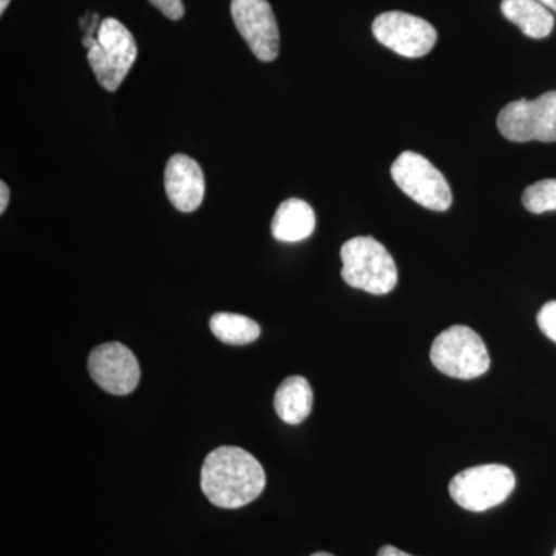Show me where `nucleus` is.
Instances as JSON below:
<instances>
[{"mask_svg":"<svg viewBox=\"0 0 556 556\" xmlns=\"http://www.w3.org/2000/svg\"><path fill=\"white\" fill-rule=\"evenodd\" d=\"M265 468L257 457L240 447H219L208 453L201 468V490L214 506L240 508L262 495Z\"/></svg>","mask_w":556,"mask_h":556,"instance_id":"f257e3e1","label":"nucleus"},{"mask_svg":"<svg viewBox=\"0 0 556 556\" xmlns=\"http://www.w3.org/2000/svg\"><path fill=\"white\" fill-rule=\"evenodd\" d=\"M83 43L102 89L118 90L137 61L138 47L134 35L119 21L105 17L97 36L86 35Z\"/></svg>","mask_w":556,"mask_h":556,"instance_id":"f03ea898","label":"nucleus"},{"mask_svg":"<svg viewBox=\"0 0 556 556\" xmlns=\"http://www.w3.org/2000/svg\"><path fill=\"white\" fill-rule=\"evenodd\" d=\"M342 278L350 287L386 295L397 285V268L390 252L372 237H356L340 249Z\"/></svg>","mask_w":556,"mask_h":556,"instance_id":"7ed1b4c3","label":"nucleus"},{"mask_svg":"<svg viewBox=\"0 0 556 556\" xmlns=\"http://www.w3.org/2000/svg\"><path fill=\"white\" fill-rule=\"evenodd\" d=\"M431 364L450 378L470 380L485 375L490 356L484 340L473 329L455 325L434 339Z\"/></svg>","mask_w":556,"mask_h":556,"instance_id":"20e7f679","label":"nucleus"},{"mask_svg":"<svg viewBox=\"0 0 556 556\" xmlns=\"http://www.w3.org/2000/svg\"><path fill=\"white\" fill-rule=\"evenodd\" d=\"M517 486L514 471L500 464H486L460 471L450 482V496L457 506L485 511L503 504Z\"/></svg>","mask_w":556,"mask_h":556,"instance_id":"39448f33","label":"nucleus"},{"mask_svg":"<svg viewBox=\"0 0 556 556\" xmlns=\"http://www.w3.org/2000/svg\"><path fill=\"white\" fill-rule=\"evenodd\" d=\"M391 177L402 192L430 211L444 212L452 206L453 195L447 179L416 152H404L391 166Z\"/></svg>","mask_w":556,"mask_h":556,"instance_id":"423d86ee","label":"nucleus"},{"mask_svg":"<svg viewBox=\"0 0 556 556\" xmlns=\"http://www.w3.org/2000/svg\"><path fill=\"white\" fill-rule=\"evenodd\" d=\"M497 130L514 142L556 141V91L533 101L510 102L497 115Z\"/></svg>","mask_w":556,"mask_h":556,"instance_id":"0eeeda50","label":"nucleus"},{"mask_svg":"<svg viewBox=\"0 0 556 556\" xmlns=\"http://www.w3.org/2000/svg\"><path fill=\"white\" fill-rule=\"evenodd\" d=\"M372 35L387 49L412 60L426 56L438 40V33L430 22L402 11L379 14L372 22Z\"/></svg>","mask_w":556,"mask_h":556,"instance_id":"6e6552de","label":"nucleus"},{"mask_svg":"<svg viewBox=\"0 0 556 556\" xmlns=\"http://www.w3.org/2000/svg\"><path fill=\"white\" fill-rule=\"evenodd\" d=\"M230 14L241 38L262 62H273L280 53V33L268 0H232Z\"/></svg>","mask_w":556,"mask_h":556,"instance_id":"1a4fd4ad","label":"nucleus"},{"mask_svg":"<svg viewBox=\"0 0 556 556\" xmlns=\"http://www.w3.org/2000/svg\"><path fill=\"white\" fill-rule=\"evenodd\" d=\"M91 379L110 394L126 396L137 388L141 369L135 354L123 343H102L89 357Z\"/></svg>","mask_w":556,"mask_h":556,"instance_id":"9d476101","label":"nucleus"},{"mask_svg":"<svg viewBox=\"0 0 556 556\" xmlns=\"http://www.w3.org/2000/svg\"><path fill=\"white\" fill-rule=\"evenodd\" d=\"M164 189L167 199L179 212L197 211L206 193L200 164L188 155L172 156L164 172Z\"/></svg>","mask_w":556,"mask_h":556,"instance_id":"9b49d317","label":"nucleus"},{"mask_svg":"<svg viewBox=\"0 0 556 556\" xmlns=\"http://www.w3.org/2000/svg\"><path fill=\"white\" fill-rule=\"evenodd\" d=\"M316 229V214L306 201L289 199L278 206L270 232L274 239L283 243H298L313 236Z\"/></svg>","mask_w":556,"mask_h":556,"instance_id":"f8f14e48","label":"nucleus"},{"mask_svg":"<svg viewBox=\"0 0 556 556\" xmlns=\"http://www.w3.org/2000/svg\"><path fill=\"white\" fill-rule=\"evenodd\" d=\"M314 394L308 380L302 376L285 379L277 388L274 408L283 422L299 426L311 415Z\"/></svg>","mask_w":556,"mask_h":556,"instance_id":"ddd939ff","label":"nucleus"},{"mask_svg":"<svg viewBox=\"0 0 556 556\" xmlns=\"http://www.w3.org/2000/svg\"><path fill=\"white\" fill-rule=\"evenodd\" d=\"M501 11L529 38L544 39L554 31V16L538 0H503Z\"/></svg>","mask_w":556,"mask_h":556,"instance_id":"4468645a","label":"nucleus"},{"mask_svg":"<svg viewBox=\"0 0 556 556\" xmlns=\"http://www.w3.org/2000/svg\"><path fill=\"white\" fill-rule=\"evenodd\" d=\"M212 334L228 345H248L260 338V327L240 314L217 313L208 321Z\"/></svg>","mask_w":556,"mask_h":556,"instance_id":"2eb2a0df","label":"nucleus"},{"mask_svg":"<svg viewBox=\"0 0 556 556\" xmlns=\"http://www.w3.org/2000/svg\"><path fill=\"white\" fill-rule=\"evenodd\" d=\"M522 204L532 214L556 211V179H544L529 186L522 193Z\"/></svg>","mask_w":556,"mask_h":556,"instance_id":"dca6fc26","label":"nucleus"},{"mask_svg":"<svg viewBox=\"0 0 556 556\" xmlns=\"http://www.w3.org/2000/svg\"><path fill=\"white\" fill-rule=\"evenodd\" d=\"M538 327L556 343V302H548L538 313Z\"/></svg>","mask_w":556,"mask_h":556,"instance_id":"f3484780","label":"nucleus"},{"mask_svg":"<svg viewBox=\"0 0 556 556\" xmlns=\"http://www.w3.org/2000/svg\"><path fill=\"white\" fill-rule=\"evenodd\" d=\"M149 2L172 21H179L185 16L182 0H149Z\"/></svg>","mask_w":556,"mask_h":556,"instance_id":"a211bd4d","label":"nucleus"},{"mask_svg":"<svg viewBox=\"0 0 556 556\" xmlns=\"http://www.w3.org/2000/svg\"><path fill=\"white\" fill-rule=\"evenodd\" d=\"M10 203V189L7 182H0V214L7 211Z\"/></svg>","mask_w":556,"mask_h":556,"instance_id":"6ab92c4d","label":"nucleus"},{"mask_svg":"<svg viewBox=\"0 0 556 556\" xmlns=\"http://www.w3.org/2000/svg\"><path fill=\"white\" fill-rule=\"evenodd\" d=\"M378 556H413L405 554V552L399 551L394 546H383L380 548Z\"/></svg>","mask_w":556,"mask_h":556,"instance_id":"aec40b11","label":"nucleus"},{"mask_svg":"<svg viewBox=\"0 0 556 556\" xmlns=\"http://www.w3.org/2000/svg\"><path fill=\"white\" fill-rule=\"evenodd\" d=\"M538 2L543 3L547 10L555 11L556 13V0H538Z\"/></svg>","mask_w":556,"mask_h":556,"instance_id":"412c9836","label":"nucleus"},{"mask_svg":"<svg viewBox=\"0 0 556 556\" xmlns=\"http://www.w3.org/2000/svg\"><path fill=\"white\" fill-rule=\"evenodd\" d=\"M11 0H0V14L5 13V10L9 9Z\"/></svg>","mask_w":556,"mask_h":556,"instance_id":"4be33fe9","label":"nucleus"},{"mask_svg":"<svg viewBox=\"0 0 556 556\" xmlns=\"http://www.w3.org/2000/svg\"><path fill=\"white\" fill-rule=\"evenodd\" d=\"M311 556H334V555L328 554V552H317V554H314Z\"/></svg>","mask_w":556,"mask_h":556,"instance_id":"5701e85b","label":"nucleus"},{"mask_svg":"<svg viewBox=\"0 0 556 556\" xmlns=\"http://www.w3.org/2000/svg\"><path fill=\"white\" fill-rule=\"evenodd\" d=\"M554 556H556V551H555V554H554Z\"/></svg>","mask_w":556,"mask_h":556,"instance_id":"b1692460","label":"nucleus"}]
</instances>
